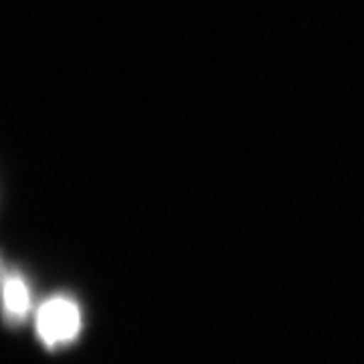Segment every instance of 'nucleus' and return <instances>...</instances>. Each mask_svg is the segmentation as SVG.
Here are the masks:
<instances>
[{
  "label": "nucleus",
  "instance_id": "1",
  "mask_svg": "<svg viewBox=\"0 0 364 364\" xmlns=\"http://www.w3.org/2000/svg\"><path fill=\"white\" fill-rule=\"evenodd\" d=\"M83 326L79 304L69 296L57 294L45 299L35 312V330L47 348H59L77 338Z\"/></svg>",
  "mask_w": 364,
  "mask_h": 364
},
{
  "label": "nucleus",
  "instance_id": "2",
  "mask_svg": "<svg viewBox=\"0 0 364 364\" xmlns=\"http://www.w3.org/2000/svg\"><path fill=\"white\" fill-rule=\"evenodd\" d=\"M2 312L9 324H21L33 312V296L26 279L16 272L2 275Z\"/></svg>",
  "mask_w": 364,
  "mask_h": 364
}]
</instances>
